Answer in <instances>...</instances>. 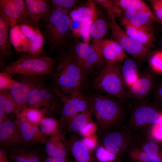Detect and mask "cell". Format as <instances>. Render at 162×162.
I'll return each mask as SVG.
<instances>
[{
  "mask_svg": "<svg viewBox=\"0 0 162 162\" xmlns=\"http://www.w3.org/2000/svg\"><path fill=\"white\" fill-rule=\"evenodd\" d=\"M0 14L9 21L10 28L22 23H29L25 0H0Z\"/></svg>",
  "mask_w": 162,
  "mask_h": 162,
  "instance_id": "obj_12",
  "label": "cell"
},
{
  "mask_svg": "<svg viewBox=\"0 0 162 162\" xmlns=\"http://www.w3.org/2000/svg\"><path fill=\"white\" fill-rule=\"evenodd\" d=\"M92 116L90 109L76 114L69 121L66 125L70 132L79 133L85 126L93 121Z\"/></svg>",
  "mask_w": 162,
  "mask_h": 162,
  "instance_id": "obj_25",
  "label": "cell"
},
{
  "mask_svg": "<svg viewBox=\"0 0 162 162\" xmlns=\"http://www.w3.org/2000/svg\"><path fill=\"white\" fill-rule=\"evenodd\" d=\"M45 162H70L67 157L64 158L48 157Z\"/></svg>",
  "mask_w": 162,
  "mask_h": 162,
  "instance_id": "obj_51",
  "label": "cell"
},
{
  "mask_svg": "<svg viewBox=\"0 0 162 162\" xmlns=\"http://www.w3.org/2000/svg\"><path fill=\"white\" fill-rule=\"evenodd\" d=\"M113 40L125 52L132 56L140 64L148 59L152 53L150 48L129 36L116 22L115 19L108 18Z\"/></svg>",
  "mask_w": 162,
  "mask_h": 162,
  "instance_id": "obj_7",
  "label": "cell"
},
{
  "mask_svg": "<svg viewBox=\"0 0 162 162\" xmlns=\"http://www.w3.org/2000/svg\"><path fill=\"white\" fill-rule=\"evenodd\" d=\"M42 16V19L46 20L50 15L52 7L49 0H35Z\"/></svg>",
  "mask_w": 162,
  "mask_h": 162,
  "instance_id": "obj_37",
  "label": "cell"
},
{
  "mask_svg": "<svg viewBox=\"0 0 162 162\" xmlns=\"http://www.w3.org/2000/svg\"><path fill=\"white\" fill-rule=\"evenodd\" d=\"M94 19L82 23L80 36L82 37L84 42L87 44L90 39L91 26Z\"/></svg>",
  "mask_w": 162,
  "mask_h": 162,
  "instance_id": "obj_42",
  "label": "cell"
},
{
  "mask_svg": "<svg viewBox=\"0 0 162 162\" xmlns=\"http://www.w3.org/2000/svg\"><path fill=\"white\" fill-rule=\"evenodd\" d=\"M16 82L10 74L4 71L0 73V91L10 89Z\"/></svg>",
  "mask_w": 162,
  "mask_h": 162,
  "instance_id": "obj_39",
  "label": "cell"
},
{
  "mask_svg": "<svg viewBox=\"0 0 162 162\" xmlns=\"http://www.w3.org/2000/svg\"><path fill=\"white\" fill-rule=\"evenodd\" d=\"M0 109L6 114L15 113L19 114L16 104L10 94L6 90L0 91Z\"/></svg>",
  "mask_w": 162,
  "mask_h": 162,
  "instance_id": "obj_29",
  "label": "cell"
},
{
  "mask_svg": "<svg viewBox=\"0 0 162 162\" xmlns=\"http://www.w3.org/2000/svg\"><path fill=\"white\" fill-rule=\"evenodd\" d=\"M82 23L70 18V28L74 38L80 36Z\"/></svg>",
  "mask_w": 162,
  "mask_h": 162,
  "instance_id": "obj_43",
  "label": "cell"
},
{
  "mask_svg": "<svg viewBox=\"0 0 162 162\" xmlns=\"http://www.w3.org/2000/svg\"><path fill=\"white\" fill-rule=\"evenodd\" d=\"M96 3L101 5L106 10L108 18L119 17L122 14L121 9L113 0H96Z\"/></svg>",
  "mask_w": 162,
  "mask_h": 162,
  "instance_id": "obj_33",
  "label": "cell"
},
{
  "mask_svg": "<svg viewBox=\"0 0 162 162\" xmlns=\"http://www.w3.org/2000/svg\"><path fill=\"white\" fill-rule=\"evenodd\" d=\"M125 11L124 17L122 19L127 20L132 18L139 11L132 9H127Z\"/></svg>",
  "mask_w": 162,
  "mask_h": 162,
  "instance_id": "obj_49",
  "label": "cell"
},
{
  "mask_svg": "<svg viewBox=\"0 0 162 162\" xmlns=\"http://www.w3.org/2000/svg\"><path fill=\"white\" fill-rule=\"evenodd\" d=\"M157 22L162 25V0H148Z\"/></svg>",
  "mask_w": 162,
  "mask_h": 162,
  "instance_id": "obj_40",
  "label": "cell"
},
{
  "mask_svg": "<svg viewBox=\"0 0 162 162\" xmlns=\"http://www.w3.org/2000/svg\"><path fill=\"white\" fill-rule=\"evenodd\" d=\"M107 29L106 20L101 10L97 8L95 16L91 25L90 35L93 39H102Z\"/></svg>",
  "mask_w": 162,
  "mask_h": 162,
  "instance_id": "obj_26",
  "label": "cell"
},
{
  "mask_svg": "<svg viewBox=\"0 0 162 162\" xmlns=\"http://www.w3.org/2000/svg\"><path fill=\"white\" fill-rule=\"evenodd\" d=\"M157 22L152 11H139L132 18L129 20L122 19V25H129L137 27L152 26V24Z\"/></svg>",
  "mask_w": 162,
  "mask_h": 162,
  "instance_id": "obj_22",
  "label": "cell"
},
{
  "mask_svg": "<svg viewBox=\"0 0 162 162\" xmlns=\"http://www.w3.org/2000/svg\"><path fill=\"white\" fill-rule=\"evenodd\" d=\"M9 38L11 44L19 52H27L29 40L20 30L18 25L10 28Z\"/></svg>",
  "mask_w": 162,
  "mask_h": 162,
  "instance_id": "obj_24",
  "label": "cell"
},
{
  "mask_svg": "<svg viewBox=\"0 0 162 162\" xmlns=\"http://www.w3.org/2000/svg\"><path fill=\"white\" fill-rule=\"evenodd\" d=\"M154 100L156 103L162 105V81L154 88Z\"/></svg>",
  "mask_w": 162,
  "mask_h": 162,
  "instance_id": "obj_47",
  "label": "cell"
},
{
  "mask_svg": "<svg viewBox=\"0 0 162 162\" xmlns=\"http://www.w3.org/2000/svg\"><path fill=\"white\" fill-rule=\"evenodd\" d=\"M80 66L92 53L95 51L93 46L82 42L78 38H74L67 50Z\"/></svg>",
  "mask_w": 162,
  "mask_h": 162,
  "instance_id": "obj_19",
  "label": "cell"
},
{
  "mask_svg": "<svg viewBox=\"0 0 162 162\" xmlns=\"http://www.w3.org/2000/svg\"><path fill=\"white\" fill-rule=\"evenodd\" d=\"M94 134L88 136L83 137L82 140L84 144L90 150L94 151L98 145L97 138Z\"/></svg>",
  "mask_w": 162,
  "mask_h": 162,
  "instance_id": "obj_44",
  "label": "cell"
},
{
  "mask_svg": "<svg viewBox=\"0 0 162 162\" xmlns=\"http://www.w3.org/2000/svg\"><path fill=\"white\" fill-rule=\"evenodd\" d=\"M114 2L121 9L126 10L132 9L136 10L152 11L143 1L140 0H114Z\"/></svg>",
  "mask_w": 162,
  "mask_h": 162,
  "instance_id": "obj_31",
  "label": "cell"
},
{
  "mask_svg": "<svg viewBox=\"0 0 162 162\" xmlns=\"http://www.w3.org/2000/svg\"><path fill=\"white\" fill-rule=\"evenodd\" d=\"M25 1L30 19L36 25H38V21L40 19H42V16L36 0H26Z\"/></svg>",
  "mask_w": 162,
  "mask_h": 162,
  "instance_id": "obj_34",
  "label": "cell"
},
{
  "mask_svg": "<svg viewBox=\"0 0 162 162\" xmlns=\"http://www.w3.org/2000/svg\"><path fill=\"white\" fill-rule=\"evenodd\" d=\"M26 154L29 162H40L38 157L35 153L26 151Z\"/></svg>",
  "mask_w": 162,
  "mask_h": 162,
  "instance_id": "obj_50",
  "label": "cell"
},
{
  "mask_svg": "<svg viewBox=\"0 0 162 162\" xmlns=\"http://www.w3.org/2000/svg\"><path fill=\"white\" fill-rule=\"evenodd\" d=\"M94 150L95 156L99 162L118 161L114 154L102 146L98 145Z\"/></svg>",
  "mask_w": 162,
  "mask_h": 162,
  "instance_id": "obj_36",
  "label": "cell"
},
{
  "mask_svg": "<svg viewBox=\"0 0 162 162\" xmlns=\"http://www.w3.org/2000/svg\"><path fill=\"white\" fill-rule=\"evenodd\" d=\"M92 44L101 55L105 64H119L127 58L125 52L113 39H93Z\"/></svg>",
  "mask_w": 162,
  "mask_h": 162,
  "instance_id": "obj_13",
  "label": "cell"
},
{
  "mask_svg": "<svg viewBox=\"0 0 162 162\" xmlns=\"http://www.w3.org/2000/svg\"><path fill=\"white\" fill-rule=\"evenodd\" d=\"M45 113L40 109L29 106L21 111L17 117L38 126L40 121L45 117Z\"/></svg>",
  "mask_w": 162,
  "mask_h": 162,
  "instance_id": "obj_27",
  "label": "cell"
},
{
  "mask_svg": "<svg viewBox=\"0 0 162 162\" xmlns=\"http://www.w3.org/2000/svg\"><path fill=\"white\" fill-rule=\"evenodd\" d=\"M6 114L4 112L0 109V124L7 119L6 118Z\"/></svg>",
  "mask_w": 162,
  "mask_h": 162,
  "instance_id": "obj_53",
  "label": "cell"
},
{
  "mask_svg": "<svg viewBox=\"0 0 162 162\" xmlns=\"http://www.w3.org/2000/svg\"><path fill=\"white\" fill-rule=\"evenodd\" d=\"M123 26L129 36L145 46L150 48L153 44L155 38L152 26L137 27L128 25Z\"/></svg>",
  "mask_w": 162,
  "mask_h": 162,
  "instance_id": "obj_17",
  "label": "cell"
},
{
  "mask_svg": "<svg viewBox=\"0 0 162 162\" xmlns=\"http://www.w3.org/2000/svg\"><path fill=\"white\" fill-rule=\"evenodd\" d=\"M69 19V15L52 8L50 15L44 21L43 34L51 52L64 49L73 36Z\"/></svg>",
  "mask_w": 162,
  "mask_h": 162,
  "instance_id": "obj_3",
  "label": "cell"
},
{
  "mask_svg": "<svg viewBox=\"0 0 162 162\" xmlns=\"http://www.w3.org/2000/svg\"><path fill=\"white\" fill-rule=\"evenodd\" d=\"M161 113L146 100L138 101L131 109L127 128L135 132L146 130L149 126L157 123Z\"/></svg>",
  "mask_w": 162,
  "mask_h": 162,
  "instance_id": "obj_9",
  "label": "cell"
},
{
  "mask_svg": "<svg viewBox=\"0 0 162 162\" xmlns=\"http://www.w3.org/2000/svg\"><path fill=\"white\" fill-rule=\"evenodd\" d=\"M46 143L68 153L69 151L68 140L65 139L63 130L61 128L58 131L51 136Z\"/></svg>",
  "mask_w": 162,
  "mask_h": 162,
  "instance_id": "obj_32",
  "label": "cell"
},
{
  "mask_svg": "<svg viewBox=\"0 0 162 162\" xmlns=\"http://www.w3.org/2000/svg\"><path fill=\"white\" fill-rule=\"evenodd\" d=\"M38 126L41 132L46 136H51L58 131L61 127L59 122L50 117L43 118Z\"/></svg>",
  "mask_w": 162,
  "mask_h": 162,
  "instance_id": "obj_30",
  "label": "cell"
},
{
  "mask_svg": "<svg viewBox=\"0 0 162 162\" xmlns=\"http://www.w3.org/2000/svg\"><path fill=\"white\" fill-rule=\"evenodd\" d=\"M44 81L42 76H23L10 88V93L16 104L19 113L28 107L27 99L32 90Z\"/></svg>",
  "mask_w": 162,
  "mask_h": 162,
  "instance_id": "obj_11",
  "label": "cell"
},
{
  "mask_svg": "<svg viewBox=\"0 0 162 162\" xmlns=\"http://www.w3.org/2000/svg\"><path fill=\"white\" fill-rule=\"evenodd\" d=\"M151 131L152 135L154 138L158 140H162V124L154 125Z\"/></svg>",
  "mask_w": 162,
  "mask_h": 162,
  "instance_id": "obj_48",
  "label": "cell"
},
{
  "mask_svg": "<svg viewBox=\"0 0 162 162\" xmlns=\"http://www.w3.org/2000/svg\"><path fill=\"white\" fill-rule=\"evenodd\" d=\"M20 122L18 123L22 138L26 141L34 143H46L48 140L46 136L42 133L38 126L32 124L20 118Z\"/></svg>",
  "mask_w": 162,
  "mask_h": 162,
  "instance_id": "obj_18",
  "label": "cell"
},
{
  "mask_svg": "<svg viewBox=\"0 0 162 162\" xmlns=\"http://www.w3.org/2000/svg\"><path fill=\"white\" fill-rule=\"evenodd\" d=\"M155 79L152 74L146 72L139 76L134 84L126 92L125 98L138 101L146 100L155 86Z\"/></svg>",
  "mask_w": 162,
  "mask_h": 162,
  "instance_id": "obj_14",
  "label": "cell"
},
{
  "mask_svg": "<svg viewBox=\"0 0 162 162\" xmlns=\"http://www.w3.org/2000/svg\"><path fill=\"white\" fill-rule=\"evenodd\" d=\"M97 130V127L95 122L92 121L85 126L79 133L83 137L89 136L94 134Z\"/></svg>",
  "mask_w": 162,
  "mask_h": 162,
  "instance_id": "obj_45",
  "label": "cell"
},
{
  "mask_svg": "<svg viewBox=\"0 0 162 162\" xmlns=\"http://www.w3.org/2000/svg\"><path fill=\"white\" fill-rule=\"evenodd\" d=\"M124 62L121 67V73L125 88H127L128 90L138 79L139 76L137 66L135 61L127 58Z\"/></svg>",
  "mask_w": 162,
  "mask_h": 162,
  "instance_id": "obj_21",
  "label": "cell"
},
{
  "mask_svg": "<svg viewBox=\"0 0 162 162\" xmlns=\"http://www.w3.org/2000/svg\"><path fill=\"white\" fill-rule=\"evenodd\" d=\"M106 162H120V161H119L114 160V161H108Z\"/></svg>",
  "mask_w": 162,
  "mask_h": 162,
  "instance_id": "obj_55",
  "label": "cell"
},
{
  "mask_svg": "<svg viewBox=\"0 0 162 162\" xmlns=\"http://www.w3.org/2000/svg\"><path fill=\"white\" fill-rule=\"evenodd\" d=\"M68 143L69 151L76 162H96L94 151L89 149L76 134L70 136Z\"/></svg>",
  "mask_w": 162,
  "mask_h": 162,
  "instance_id": "obj_16",
  "label": "cell"
},
{
  "mask_svg": "<svg viewBox=\"0 0 162 162\" xmlns=\"http://www.w3.org/2000/svg\"><path fill=\"white\" fill-rule=\"evenodd\" d=\"M51 87L63 103L62 116L59 121L60 125L64 123L67 125L69 121L80 112L91 109L88 94L82 92L70 98L62 94L52 83Z\"/></svg>",
  "mask_w": 162,
  "mask_h": 162,
  "instance_id": "obj_10",
  "label": "cell"
},
{
  "mask_svg": "<svg viewBox=\"0 0 162 162\" xmlns=\"http://www.w3.org/2000/svg\"><path fill=\"white\" fill-rule=\"evenodd\" d=\"M49 1L52 7H59L70 10L79 2L76 0H51Z\"/></svg>",
  "mask_w": 162,
  "mask_h": 162,
  "instance_id": "obj_41",
  "label": "cell"
},
{
  "mask_svg": "<svg viewBox=\"0 0 162 162\" xmlns=\"http://www.w3.org/2000/svg\"><path fill=\"white\" fill-rule=\"evenodd\" d=\"M59 53L57 65L52 75V83L62 94L72 98L83 92L88 78L67 50Z\"/></svg>",
  "mask_w": 162,
  "mask_h": 162,
  "instance_id": "obj_2",
  "label": "cell"
},
{
  "mask_svg": "<svg viewBox=\"0 0 162 162\" xmlns=\"http://www.w3.org/2000/svg\"><path fill=\"white\" fill-rule=\"evenodd\" d=\"M11 158L15 162H29L26 156V151L24 150L14 152L11 155Z\"/></svg>",
  "mask_w": 162,
  "mask_h": 162,
  "instance_id": "obj_46",
  "label": "cell"
},
{
  "mask_svg": "<svg viewBox=\"0 0 162 162\" xmlns=\"http://www.w3.org/2000/svg\"><path fill=\"white\" fill-rule=\"evenodd\" d=\"M119 64H105L94 77L93 88L122 100L126 98V88L121 73Z\"/></svg>",
  "mask_w": 162,
  "mask_h": 162,
  "instance_id": "obj_4",
  "label": "cell"
},
{
  "mask_svg": "<svg viewBox=\"0 0 162 162\" xmlns=\"http://www.w3.org/2000/svg\"><path fill=\"white\" fill-rule=\"evenodd\" d=\"M0 162H11L7 157L6 151L2 148L0 149Z\"/></svg>",
  "mask_w": 162,
  "mask_h": 162,
  "instance_id": "obj_52",
  "label": "cell"
},
{
  "mask_svg": "<svg viewBox=\"0 0 162 162\" xmlns=\"http://www.w3.org/2000/svg\"><path fill=\"white\" fill-rule=\"evenodd\" d=\"M17 122L7 118L0 124V144L9 146L20 143L23 140Z\"/></svg>",
  "mask_w": 162,
  "mask_h": 162,
  "instance_id": "obj_15",
  "label": "cell"
},
{
  "mask_svg": "<svg viewBox=\"0 0 162 162\" xmlns=\"http://www.w3.org/2000/svg\"><path fill=\"white\" fill-rule=\"evenodd\" d=\"M96 3L95 1L88 0L84 4L76 7L69 14L70 18L81 22L94 19L97 10Z\"/></svg>",
  "mask_w": 162,
  "mask_h": 162,
  "instance_id": "obj_20",
  "label": "cell"
},
{
  "mask_svg": "<svg viewBox=\"0 0 162 162\" xmlns=\"http://www.w3.org/2000/svg\"><path fill=\"white\" fill-rule=\"evenodd\" d=\"M10 25L9 21L0 16V54L1 56L6 58L10 56L11 52L10 50V41L8 33Z\"/></svg>",
  "mask_w": 162,
  "mask_h": 162,
  "instance_id": "obj_23",
  "label": "cell"
},
{
  "mask_svg": "<svg viewBox=\"0 0 162 162\" xmlns=\"http://www.w3.org/2000/svg\"><path fill=\"white\" fill-rule=\"evenodd\" d=\"M27 104L50 113L58 111L62 112L63 107L62 101L51 87L45 84V82L34 88L28 98Z\"/></svg>",
  "mask_w": 162,
  "mask_h": 162,
  "instance_id": "obj_8",
  "label": "cell"
},
{
  "mask_svg": "<svg viewBox=\"0 0 162 162\" xmlns=\"http://www.w3.org/2000/svg\"><path fill=\"white\" fill-rule=\"evenodd\" d=\"M19 28L24 35L29 40H32L35 39L37 36L36 27L34 28L28 23H22L18 25Z\"/></svg>",
  "mask_w": 162,
  "mask_h": 162,
  "instance_id": "obj_38",
  "label": "cell"
},
{
  "mask_svg": "<svg viewBox=\"0 0 162 162\" xmlns=\"http://www.w3.org/2000/svg\"><path fill=\"white\" fill-rule=\"evenodd\" d=\"M88 94L97 130L106 132L123 128L124 113L123 100L98 92Z\"/></svg>",
  "mask_w": 162,
  "mask_h": 162,
  "instance_id": "obj_1",
  "label": "cell"
},
{
  "mask_svg": "<svg viewBox=\"0 0 162 162\" xmlns=\"http://www.w3.org/2000/svg\"><path fill=\"white\" fill-rule=\"evenodd\" d=\"M37 34L36 38L32 40H29L27 56L31 57H40L45 40L43 34L39 30L38 26H36Z\"/></svg>",
  "mask_w": 162,
  "mask_h": 162,
  "instance_id": "obj_28",
  "label": "cell"
},
{
  "mask_svg": "<svg viewBox=\"0 0 162 162\" xmlns=\"http://www.w3.org/2000/svg\"><path fill=\"white\" fill-rule=\"evenodd\" d=\"M96 132L98 145L114 154L119 161L124 153L131 149L140 139L136 133L127 128L106 132L97 130Z\"/></svg>",
  "mask_w": 162,
  "mask_h": 162,
  "instance_id": "obj_5",
  "label": "cell"
},
{
  "mask_svg": "<svg viewBox=\"0 0 162 162\" xmlns=\"http://www.w3.org/2000/svg\"><path fill=\"white\" fill-rule=\"evenodd\" d=\"M148 59L152 70L156 73L162 74V51L152 52Z\"/></svg>",
  "mask_w": 162,
  "mask_h": 162,
  "instance_id": "obj_35",
  "label": "cell"
},
{
  "mask_svg": "<svg viewBox=\"0 0 162 162\" xmlns=\"http://www.w3.org/2000/svg\"><path fill=\"white\" fill-rule=\"evenodd\" d=\"M56 61L50 57H34L25 55L5 66L4 72L25 76L52 75Z\"/></svg>",
  "mask_w": 162,
  "mask_h": 162,
  "instance_id": "obj_6",
  "label": "cell"
},
{
  "mask_svg": "<svg viewBox=\"0 0 162 162\" xmlns=\"http://www.w3.org/2000/svg\"><path fill=\"white\" fill-rule=\"evenodd\" d=\"M160 49H161V51H162V36L161 37V41H160Z\"/></svg>",
  "mask_w": 162,
  "mask_h": 162,
  "instance_id": "obj_54",
  "label": "cell"
}]
</instances>
